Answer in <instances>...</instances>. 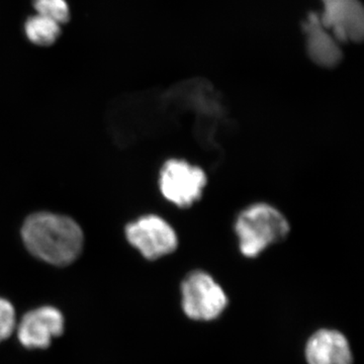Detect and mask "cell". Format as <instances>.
<instances>
[{"mask_svg": "<svg viewBox=\"0 0 364 364\" xmlns=\"http://www.w3.org/2000/svg\"><path fill=\"white\" fill-rule=\"evenodd\" d=\"M21 237L33 256L57 267L70 264L82 250V231L77 223L65 215H30L21 229Z\"/></svg>", "mask_w": 364, "mask_h": 364, "instance_id": "cell-1", "label": "cell"}, {"mask_svg": "<svg viewBox=\"0 0 364 364\" xmlns=\"http://www.w3.org/2000/svg\"><path fill=\"white\" fill-rule=\"evenodd\" d=\"M181 294L183 312L196 321L215 320L228 305L224 289L203 270L189 273L182 282Z\"/></svg>", "mask_w": 364, "mask_h": 364, "instance_id": "cell-3", "label": "cell"}, {"mask_svg": "<svg viewBox=\"0 0 364 364\" xmlns=\"http://www.w3.org/2000/svg\"><path fill=\"white\" fill-rule=\"evenodd\" d=\"M33 6L39 16L49 18L60 26L70 18V9L66 0H33Z\"/></svg>", "mask_w": 364, "mask_h": 364, "instance_id": "cell-11", "label": "cell"}, {"mask_svg": "<svg viewBox=\"0 0 364 364\" xmlns=\"http://www.w3.org/2000/svg\"><path fill=\"white\" fill-rule=\"evenodd\" d=\"M25 31L26 37L33 44L42 47L54 44L61 33L59 23L39 14L26 21Z\"/></svg>", "mask_w": 364, "mask_h": 364, "instance_id": "cell-10", "label": "cell"}, {"mask_svg": "<svg viewBox=\"0 0 364 364\" xmlns=\"http://www.w3.org/2000/svg\"><path fill=\"white\" fill-rule=\"evenodd\" d=\"M208 177L200 167L182 159L164 163L159 176L162 196L176 207L188 208L202 198Z\"/></svg>", "mask_w": 364, "mask_h": 364, "instance_id": "cell-4", "label": "cell"}, {"mask_svg": "<svg viewBox=\"0 0 364 364\" xmlns=\"http://www.w3.org/2000/svg\"><path fill=\"white\" fill-rule=\"evenodd\" d=\"M323 25L340 43L360 42L364 35V9L359 0H321Z\"/></svg>", "mask_w": 364, "mask_h": 364, "instance_id": "cell-6", "label": "cell"}, {"mask_svg": "<svg viewBox=\"0 0 364 364\" xmlns=\"http://www.w3.org/2000/svg\"><path fill=\"white\" fill-rule=\"evenodd\" d=\"M63 314L54 306H42L30 311L18 326V340L28 349H45L52 340L63 334Z\"/></svg>", "mask_w": 364, "mask_h": 364, "instance_id": "cell-7", "label": "cell"}, {"mask_svg": "<svg viewBox=\"0 0 364 364\" xmlns=\"http://www.w3.org/2000/svg\"><path fill=\"white\" fill-rule=\"evenodd\" d=\"M306 36V52L316 64L324 68H333L341 61V47L334 35L320 20L318 13H310L303 23Z\"/></svg>", "mask_w": 364, "mask_h": 364, "instance_id": "cell-8", "label": "cell"}, {"mask_svg": "<svg viewBox=\"0 0 364 364\" xmlns=\"http://www.w3.org/2000/svg\"><path fill=\"white\" fill-rule=\"evenodd\" d=\"M129 243L140 251L146 259L156 260L174 252L178 238L173 228L162 218L144 215L126 227Z\"/></svg>", "mask_w": 364, "mask_h": 364, "instance_id": "cell-5", "label": "cell"}, {"mask_svg": "<svg viewBox=\"0 0 364 364\" xmlns=\"http://www.w3.org/2000/svg\"><path fill=\"white\" fill-rule=\"evenodd\" d=\"M309 364H352L348 340L334 330H320L309 339L306 347Z\"/></svg>", "mask_w": 364, "mask_h": 364, "instance_id": "cell-9", "label": "cell"}, {"mask_svg": "<svg viewBox=\"0 0 364 364\" xmlns=\"http://www.w3.org/2000/svg\"><path fill=\"white\" fill-rule=\"evenodd\" d=\"M16 311L6 299L0 298V342L9 338L16 329Z\"/></svg>", "mask_w": 364, "mask_h": 364, "instance_id": "cell-12", "label": "cell"}, {"mask_svg": "<svg viewBox=\"0 0 364 364\" xmlns=\"http://www.w3.org/2000/svg\"><path fill=\"white\" fill-rule=\"evenodd\" d=\"M289 230L287 218L265 203L249 205L242 210L235 223L239 249L248 258L257 257L270 246L286 239Z\"/></svg>", "mask_w": 364, "mask_h": 364, "instance_id": "cell-2", "label": "cell"}]
</instances>
